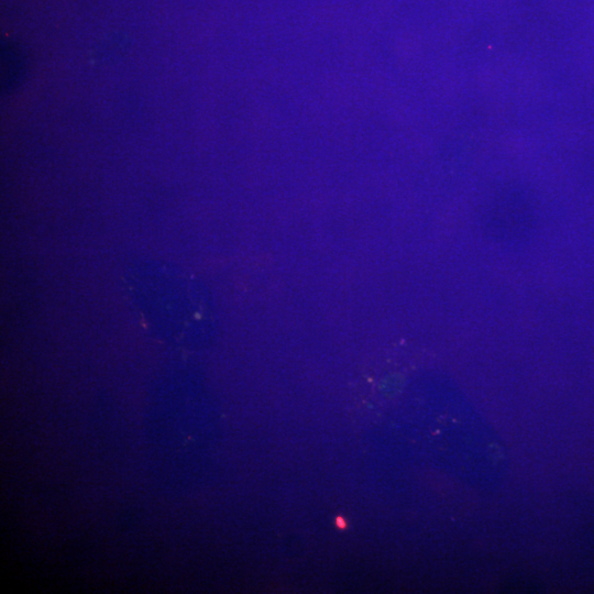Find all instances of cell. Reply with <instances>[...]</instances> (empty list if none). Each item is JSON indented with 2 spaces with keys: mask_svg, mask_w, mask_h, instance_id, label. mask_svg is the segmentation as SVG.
I'll return each instance as SVG.
<instances>
[{
  "mask_svg": "<svg viewBox=\"0 0 594 594\" xmlns=\"http://www.w3.org/2000/svg\"><path fill=\"white\" fill-rule=\"evenodd\" d=\"M336 521H337L338 528L343 529L345 527V522H344L343 518L338 517Z\"/></svg>",
  "mask_w": 594,
  "mask_h": 594,
  "instance_id": "obj_1",
  "label": "cell"
}]
</instances>
